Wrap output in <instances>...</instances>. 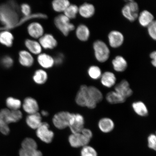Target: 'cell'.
Here are the masks:
<instances>
[{
  "instance_id": "cell-15",
  "label": "cell",
  "mask_w": 156,
  "mask_h": 156,
  "mask_svg": "<svg viewBox=\"0 0 156 156\" xmlns=\"http://www.w3.org/2000/svg\"><path fill=\"white\" fill-rule=\"evenodd\" d=\"M27 30L29 35L35 38H41L44 33V29L41 25L37 22L32 23L29 24Z\"/></svg>"
},
{
  "instance_id": "cell-20",
  "label": "cell",
  "mask_w": 156,
  "mask_h": 156,
  "mask_svg": "<svg viewBox=\"0 0 156 156\" xmlns=\"http://www.w3.org/2000/svg\"><path fill=\"white\" fill-rule=\"evenodd\" d=\"M113 68L115 71L122 73L125 71L128 67L126 60L122 56H116L112 61Z\"/></svg>"
},
{
  "instance_id": "cell-7",
  "label": "cell",
  "mask_w": 156,
  "mask_h": 156,
  "mask_svg": "<svg viewBox=\"0 0 156 156\" xmlns=\"http://www.w3.org/2000/svg\"><path fill=\"white\" fill-rule=\"evenodd\" d=\"M73 114L66 112L58 113L55 115L52 119L54 126L60 129L69 127Z\"/></svg>"
},
{
  "instance_id": "cell-9",
  "label": "cell",
  "mask_w": 156,
  "mask_h": 156,
  "mask_svg": "<svg viewBox=\"0 0 156 156\" xmlns=\"http://www.w3.org/2000/svg\"><path fill=\"white\" fill-rule=\"evenodd\" d=\"M84 119L82 115L73 114L69 126L72 133H80L84 128Z\"/></svg>"
},
{
  "instance_id": "cell-44",
  "label": "cell",
  "mask_w": 156,
  "mask_h": 156,
  "mask_svg": "<svg viewBox=\"0 0 156 156\" xmlns=\"http://www.w3.org/2000/svg\"><path fill=\"white\" fill-rule=\"evenodd\" d=\"M150 58L151 59V63L154 67H155L156 66V52L154 51L151 52L150 55Z\"/></svg>"
},
{
  "instance_id": "cell-5",
  "label": "cell",
  "mask_w": 156,
  "mask_h": 156,
  "mask_svg": "<svg viewBox=\"0 0 156 156\" xmlns=\"http://www.w3.org/2000/svg\"><path fill=\"white\" fill-rule=\"evenodd\" d=\"M139 7L138 3L134 1H128L123 7L122 12L124 17L130 22H133L139 15Z\"/></svg>"
},
{
  "instance_id": "cell-8",
  "label": "cell",
  "mask_w": 156,
  "mask_h": 156,
  "mask_svg": "<svg viewBox=\"0 0 156 156\" xmlns=\"http://www.w3.org/2000/svg\"><path fill=\"white\" fill-rule=\"evenodd\" d=\"M48 124L46 122H42L41 126L37 129V136L43 142L50 143L53 139L54 134L49 129Z\"/></svg>"
},
{
  "instance_id": "cell-19",
  "label": "cell",
  "mask_w": 156,
  "mask_h": 156,
  "mask_svg": "<svg viewBox=\"0 0 156 156\" xmlns=\"http://www.w3.org/2000/svg\"><path fill=\"white\" fill-rule=\"evenodd\" d=\"M138 18L140 25L144 27H147L154 20L153 15L146 10L142 11L139 14Z\"/></svg>"
},
{
  "instance_id": "cell-10",
  "label": "cell",
  "mask_w": 156,
  "mask_h": 156,
  "mask_svg": "<svg viewBox=\"0 0 156 156\" xmlns=\"http://www.w3.org/2000/svg\"><path fill=\"white\" fill-rule=\"evenodd\" d=\"M69 142L72 147L75 148L84 147L87 145L90 140L83 135L81 132L72 133L69 136Z\"/></svg>"
},
{
  "instance_id": "cell-34",
  "label": "cell",
  "mask_w": 156,
  "mask_h": 156,
  "mask_svg": "<svg viewBox=\"0 0 156 156\" xmlns=\"http://www.w3.org/2000/svg\"><path fill=\"white\" fill-rule=\"evenodd\" d=\"M78 12L79 7L75 5L70 4L64 11V15L69 19H75Z\"/></svg>"
},
{
  "instance_id": "cell-45",
  "label": "cell",
  "mask_w": 156,
  "mask_h": 156,
  "mask_svg": "<svg viewBox=\"0 0 156 156\" xmlns=\"http://www.w3.org/2000/svg\"><path fill=\"white\" fill-rule=\"evenodd\" d=\"M41 114L43 116H47L48 115V112L45 111H42L41 112Z\"/></svg>"
},
{
  "instance_id": "cell-35",
  "label": "cell",
  "mask_w": 156,
  "mask_h": 156,
  "mask_svg": "<svg viewBox=\"0 0 156 156\" xmlns=\"http://www.w3.org/2000/svg\"><path fill=\"white\" fill-rule=\"evenodd\" d=\"M22 149L27 150L37 149V145L36 141L32 138H25L21 144Z\"/></svg>"
},
{
  "instance_id": "cell-32",
  "label": "cell",
  "mask_w": 156,
  "mask_h": 156,
  "mask_svg": "<svg viewBox=\"0 0 156 156\" xmlns=\"http://www.w3.org/2000/svg\"><path fill=\"white\" fill-rule=\"evenodd\" d=\"M87 73L89 76L94 80L100 79L102 74L100 68L96 66H90L88 69Z\"/></svg>"
},
{
  "instance_id": "cell-25",
  "label": "cell",
  "mask_w": 156,
  "mask_h": 156,
  "mask_svg": "<svg viewBox=\"0 0 156 156\" xmlns=\"http://www.w3.org/2000/svg\"><path fill=\"white\" fill-rule=\"evenodd\" d=\"M87 93L90 99L94 101L97 104L102 100L103 99L102 93L96 87H88Z\"/></svg>"
},
{
  "instance_id": "cell-23",
  "label": "cell",
  "mask_w": 156,
  "mask_h": 156,
  "mask_svg": "<svg viewBox=\"0 0 156 156\" xmlns=\"http://www.w3.org/2000/svg\"><path fill=\"white\" fill-rule=\"evenodd\" d=\"M37 60L40 65L46 69L53 67L55 64L54 58L49 55L46 54L39 55L37 58Z\"/></svg>"
},
{
  "instance_id": "cell-11",
  "label": "cell",
  "mask_w": 156,
  "mask_h": 156,
  "mask_svg": "<svg viewBox=\"0 0 156 156\" xmlns=\"http://www.w3.org/2000/svg\"><path fill=\"white\" fill-rule=\"evenodd\" d=\"M108 39L111 47L117 48L122 45L124 42V38L123 35L119 31L112 30L109 33Z\"/></svg>"
},
{
  "instance_id": "cell-30",
  "label": "cell",
  "mask_w": 156,
  "mask_h": 156,
  "mask_svg": "<svg viewBox=\"0 0 156 156\" xmlns=\"http://www.w3.org/2000/svg\"><path fill=\"white\" fill-rule=\"evenodd\" d=\"M52 4L54 10L57 12H64L70 5L68 0H55Z\"/></svg>"
},
{
  "instance_id": "cell-41",
  "label": "cell",
  "mask_w": 156,
  "mask_h": 156,
  "mask_svg": "<svg viewBox=\"0 0 156 156\" xmlns=\"http://www.w3.org/2000/svg\"><path fill=\"white\" fill-rule=\"evenodd\" d=\"M21 12L24 15V16H27L31 14V9L30 6L28 4L23 3L21 6Z\"/></svg>"
},
{
  "instance_id": "cell-29",
  "label": "cell",
  "mask_w": 156,
  "mask_h": 156,
  "mask_svg": "<svg viewBox=\"0 0 156 156\" xmlns=\"http://www.w3.org/2000/svg\"><path fill=\"white\" fill-rule=\"evenodd\" d=\"M25 44L29 51L34 54H40L42 51V48L40 43L34 40L27 39Z\"/></svg>"
},
{
  "instance_id": "cell-33",
  "label": "cell",
  "mask_w": 156,
  "mask_h": 156,
  "mask_svg": "<svg viewBox=\"0 0 156 156\" xmlns=\"http://www.w3.org/2000/svg\"><path fill=\"white\" fill-rule=\"evenodd\" d=\"M6 103L9 109L11 110H19L21 105L20 100L12 97H9L7 99Z\"/></svg>"
},
{
  "instance_id": "cell-17",
  "label": "cell",
  "mask_w": 156,
  "mask_h": 156,
  "mask_svg": "<svg viewBox=\"0 0 156 156\" xmlns=\"http://www.w3.org/2000/svg\"><path fill=\"white\" fill-rule=\"evenodd\" d=\"M101 79V83L105 87L111 88L115 84L116 78L115 74L110 71L102 74Z\"/></svg>"
},
{
  "instance_id": "cell-1",
  "label": "cell",
  "mask_w": 156,
  "mask_h": 156,
  "mask_svg": "<svg viewBox=\"0 0 156 156\" xmlns=\"http://www.w3.org/2000/svg\"><path fill=\"white\" fill-rule=\"evenodd\" d=\"M18 9V6L15 2L0 5V22L5 28H15L19 20Z\"/></svg>"
},
{
  "instance_id": "cell-2",
  "label": "cell",
  "mask_w": 156,
  "mask_h": 156,
  "mask_svg": "<svg viewBox=\"0 0 156 156\" xmlns=\"http://www.w3.org/2000/svg\"><path fill=\"white\" fill-rule=\"evenodd\" d=\"M22 118V112L19 110L2 109L0 111V132L4 135H7L10 131L9 124L18 122Z\"/></svg>"
},
{
  "instance_id": "cell-37",
  "label": "cell",
  "mask_w": 156,
  "mask_h": 156,
  "mask_svg": "<svg viewBox=\"0 0 156 156\" xmlns=\"http://www.w3.org/2000/svg\"><path fill=\"white\" fill-rule=\"evenodd\" d=\"M81 151V156H98L95 150L89 146H85L83 147Z\"/></svg>"
},
{
  "instance_id": "cell-28",
  "label": "cell",
  "mask_w": 156,
  "mask_h": 156,
  "mask_svg": "<svg viewBox=\"0 0 156 156\" xmlns=\"http://www.w3.org/2000/svg\"><path fill=\"white\" fill-rule=\"evenodd\" d=\"M14 37L11 33L7 31L0 33V43L7 47L12 46Z\"/></svg>"
},
{
  "instance_id": "cell-18",
  "label": "cell",
  "mask_w": 156,
  "mask_h": 156,
  "mask_svg": "<svg viewBox=\"0 0 156 156\" xmlns=\"http://www.w3.org/2000/svg\"><path fill=\"white\" fill-rule=\"evenodd\" d=\"M98 127L101 132L104 133H108L114 129L115 124L112 119L104 118L99 120L98 124Z\"/></svg>"
},
{
  "instance_id": "cell-26",
  "label": "cell",
  "mask_w": 156,
  "mask_h": 156,
  "mask_svg": "<svg viewBox=\"0 0 156 156\" xmlns=\"http://www.w3.org/2000/svg\"><path fill=\"white\" fill-rule=\"evenodd\" d=\"M106 99L107 102L111 104H117L124 102L126 99L114 91L107 93Z\"/></svg>"
},
{
  "instance_id": "cell-39",
  "label": "cell",
  "mask_w": 156,
  "mask_h": 156,
  "mask_svg": "<svg viewBox=\"0 0 156 156\" xmlns=\"http://www.w3.org/2000/svg\"><path fill=\"white\" fill-rule=\"evenodd\" d=\"M148 34L155 41L156 39V22L154 20L147 27Z\"/></svg>"
},
{
  "instance_id": "cell-27",
  "label": "cell",
  "mask_w": 156,
  "mask_h": 156,
  "mask_svg": "<svg viewBox=\"0 0 156 156\" xmlns=\"http://www.w3.org/2000/svg\"><path fill=\"white\" fill-rule=\"evenodd\" d=\"M132 107L134 112L140 116H147L149 113L147 106L142 101H137L133 103Z\"/></svg>"
},
{
  "instance_id": "cell-13",
  "label": "cell",
  "mask_w": 156,
  "mask_h": 156,
  "mask_svg": "<svg viewBox=\"0 0 156 156\" xmlns=\"http://www.w3.org/2000/svg\"><path fill=\"white\" fill-rule=\"evenodd\" d=\"M40 44L41 46L46 49H52L57 46V41L52 35L47 34L40 38Z\"/></svg>"
},
{
  "instance_id": "cell-16",
  "label": "cell",
  "mask_w": 156,
  "mask_h": 156,
  "mask_svg": "<svg viewBox=\"0 0 156 156\" xmlns=\"http://www.w3.org/2000/svg\"><path fill=\"white\" fill-rule=\"evenodd\" d=\"M79 12L83 18H90L94 14L95 8L92 4L84 3L79 7Z\"/></svg>"
},
{
  "instance_id": "cell-24",
  "label": "cell",
  "mask_w": 156,
  "mask_h": 156,
  "mask_svg": "<svg viewBox=\"0 0 156 156\" xmlns=\"http://www.w3.org/2000/svg\"><path fill=\"white\" fill-rule=\"evenodd\" d=\"M76 35L80 41H86L90 36V31L86 25L80 24L79 25L76 30Z\"/></svg>"
},
{
  "instance_id": "cell-6",
  "label": "cell",
  "mask_w": 156,
  "mask_h": 156,
  "mask_svg": "<svg viewBox=\"0 0 156 156\" xmlns=\"http://www.w3.org/2000/svg\"><path fill=\"white\" fill-rule=\"evenodd\" d=\"M54 24L64 36H67L71 31L75 29V25L70 22V19L64 15H60L55 17Z\"/></svg>"
},
{
  "instance_id": "cell-3",
  "label": "cell",
  "mask_w": 156,
  "mask_h": 156,
  "mask_svg": "<svg viewBox=\"0 0 156 156\" xmlns=\"http://www.w3.org/2000/svg\"><path fill=\"white\" fill-rule=\"evenodd\" d=\"M87 86L82 85L76 97V102L79 106L85 107L89 109H94L97 106V103L90 99L87 93Z\"/></svg>"
},
{
  "instance_id": "cell-31",
  "label": "cell",
  "mask_w": 156,
  "mask_h": 156,
  "mask_svg": "<svg viewBox=\"0 0 156 156\" xmlns=\"http://www.w3.org/2000/svg\"><path fill=\"white\" fill-rule=\"evenodd\" d=\"M48 74L46 72L42 69H38L35 72L33 76L34 81L38 84L44 83L48 79Z\"/></svg>"
},
{
  "instance_id": "cell-4",
  "label": "cell",
  "mask_w": 156,
  "mask_h": 156,
  "mask_svg": "<svg viewBox=\"0 0 156 156\" xmlns=\"http://www.w3.org/2000/svg\"><path fill=\"white\" fill-rule=\"evenodd\" d=\"M93 48L95 58L101 63L107 61L110 57V51L108 46L105 42L97 40L94 43Z\"/></svg>"
},
{
  "instance_id": "cell-38",
  "label": "cell",
  "mask_w": 156,
  "mask_h": 156,
  "mask_svg": "<svg viewBox=\"0 0 156 156\" xmlns=\"http://www.w3.org/2000/svg\"><path fill=\"white\" fill-rule=\"evenodd\" d=\"M0 63L4 67L9 68L12 67L13 64V60L10 56H5L1 58Z\"/></svg>"
},
{
  "instance_id": "cell-21",
  "label": "cell",
  "mask_w": 156,
  "mask_h": 156,
  "mask_svg": "<svg viewBox=\"0 0 156 156\" xmlns=\"http://www.w3.org/2000/svg\"><path fill=\"white\" fill-rule=\"evenodd\" d=\"M27 124L33 129H37L41 124L42 118L38 112L29 115L27 117Z\"/></svg>"
},
{
  "instance_id": "cell-14",
  "label": "cell",
  "mask_w": 156,
  "mask_h": 156,
  "mask_svg": "<svg viewBox=\"0 0 156 156\" xmlns=\"http://www.w3.org/2000/svg\"><path fill=\"white\" fill-rule=\"evenodd\" d=\"M23 107L25 112L29 115L38 112L39 110L37 102L31 97L27 98L25 99Z\"/></svg>"
},
{
  "instance_id": "cell-42",
  "label": "cell",
  "mask_w": 156,
  "mask_h": 156,
  "mask_svg": "<svg viewBox=\"0 0 156 156\" xmlns=\"http://www.w3.org/2000/svg\"><path fill=\"white\" fill-rule=\"evenodd\" d=\"M64 58V55L62 53L58 54L54 58V63L57 66L61 65L63 63Z\"/></svg>"
},
{
  "instance_id": "cell-43",
  "label": "cell",
  "mask_w": 156,
  "mask_h": 156,
  "mask_svg": "<svg viewBox=\"0 0 156 156\" xmlns=\"http://www.w3.org/2000/svg\"><path fill=\"white\" fill-rule=\"evenodd\" d=\"M81 132L86 137L90 140H91L93 137V133L90 129H88L84 128Z\"/></svg>"
},
{
  "instance_id": "cell-22",
  "label": "cell",
  "mask_w": 156,
  "mask_h": 156,
  "mask_svg": "<svg viewBox=\"0 0 156 156\" xmlns=\"http://www.w3.org/2000/svg\"><path fill=\"white\" fill-rule=\"evenodd\" d=\"M19 62L21 65L29 67L34 63V58L31 54L26 51H21L19 53Z\"/></svg>"
},
{
  "instance_id": "cell-36",
  "label": "cell",
  "mask_w": 156,
  "mask_h": 156,
  "mask_svg": "<svg viewBox=\"0 0 156 156\" xmlns=\"http://www.w3.org/2000/svg\"><path fill=\"white\" fill-rule=\"evenodd\" d=\"M20 156H42V154L37 149L27 150L22 148L19 151Z\"/></svg>"
},
{
  "instance_id": "cell-40",
  "label": "cell",
  "mask_w": 156,
  "mask_h": 156,
  "mask_svg": "<svg viewBox=\"0 0 156 156\" xmlns=\"http://www.w3.org/2000/svg\"><path fill=\"white\" fill-rule=\"evenodd\" d=\"M148 146L150 149L155 151L156 150V136L155 134H151L148 136Z\"/></svg>"
},
{
  "instance_id": "cell-12",
  "label": "cell",
  "mask_w": 156,
  "mask_h": 156,
  "mask_svg": "<svg viewBox=\"0 0 156 156\" xmlns=\"http://www.w3.org/2000/svg\"><path fill=\"white\" fill-rule=\"evenodd\" d=\"M115 91L126 99L131 96L133 93L129 83L125 80H122L115 86Z\"/></svg>"
}]
</instances>
